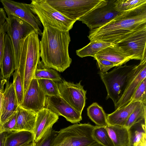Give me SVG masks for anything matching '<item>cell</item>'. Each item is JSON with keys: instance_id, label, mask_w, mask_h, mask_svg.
Masks as SVG:
<instances>
[{"instance_id": "cell-1", "label": "cell", "mask_w": 146, "mask_h": 146, "mask_svg": "<svg viewBox=\"0 0 146 146\" xmlns=\"http://www.w3.org/2000/svg\"><path fill=\"white\" fill-rule=\"evenodd\" d=\"M146 27V4L122 12L104 26L90 30L91 41L99 40L114 44L133 33Z\"/></svg>"}, {"instance_id": "cell-2", "label": "cell", "mask_w": 146, "mask_h": 146, "mask_svg": "<svg viewBox=\"0 0 146 146\" xmlns=\"http://www.w3.org/2000/svg\"><path fill=\"white\" fill-rule=\"evenodd\" d=\"M40 41V57L46 67L63 72L72 62L68 52L70 41L69 31L50 26L44 27Z\"/></svg>"}, {"instance_id": "cell-3", "label": "cell", "mask_w": 146, "mask_h": 146, "mask_svg": "<svg viewBox=\"0 0 146 146\" xmlns=\"http://www.w3.org/2000/svg\"><path fill=\"white\" fill-rule=\"evenodd\" d=\"M40 41L38 35L35 31L21 41L18 69L23 87L24 96L40 60Z\"/></svg>"}, {"instance_id": "cell-4", "label": "cell", "mask_w": 146, "mask_h": 146, "mask_svg": "<svg viewBox=\"0 0 146 146\" xmlns=\"http://www.w3.org/2000/svg\"><path fill=\"white\" fill-rule=\"evenodd\" d=\"M136 65L115 66L109 72H98L107 92L106 99H111L115 107L127 85Z\"/></svg>"}, {"instance_id": "cell-5", "label": "cell", "mask_w": 146, "mask_h": 146, "mask_svg": "<svg viewBox=\"0 0 146 146\" xmlns=\"http://www.w3.org/2000/svg\"><path fill=\"white\" fill-rule=\"evenodd\" d=\"M95 127L89 123H76L61 129L52 146H90L96 142L93 135Z\"/></svg>"}, {"instance_id": "cell-6", "label": "cell", "mask_w": 146, "mask_h": 146, "mask_svg": "<svg viewBox=\"0 0 146 146\" xmlns=\"http://www.w3.org/2000/svg\"><path fill=\"white\" fill-rule=\"evenodd\" d=\"M29 5L44 28L50 26L62 31H69L75 22L63 15L46 0H32Z\"/></svg>"}, {"instance_id": "cell-7", "label": "cell", "mask_w": 146, "mask_h": 146, "mask_svg": "<svg viewBox=\"0 0 146 146\" xmlns=\"http://www.w3.org/2000/svg\"><path fill=\"white\" fill-rule=\"evenodd\" d=\"M115 1L102 0L78 21L86 24L90 30L104 26L122 12L117 10L115 4Z\"/></svg>"}, {"instance_id": "cell-8", "label": "cell", "mask_w": 146, "mask_h": 146, "mask_svg": "<svg viewBox=\"0 0 146 146\" xmlns=\"http://www.w3.org/2000/svg\"><path fill=\"white\" fill-rule=\"evenodd\" d=\"M63 15L75 22L96 7L102 0H46Z\"/></svg>"}, {"instance_id": "cell-9", "label": "cell", "mask_w": 146, "mask_h": 146, "mask_svg": "<svg viewBox=\"0 0 146 146\" xmlns=\"http://www.w3.org/2000/svg\"><path fill=\"white\" fill-rule=\"evenodd\" d=\"M6 22V32L11 39L14 50L16 70L19 67L21 41L35 30L29 24L14 16H8Z\"/></svg>"}, {"instance_id": "cell-10", "label": "cell", "mask_w": 146, "mask_h": 146, "mask_svg": "<svg viewBox=\"0 0 146 146\" xmlns=\"http://www.w3.org/2000/svg\"><path fill=\"white\" fill-rule=\"evenodd\" d=\"M62 80L57 82L60 96L72 107L82 113L85 106L86 90L81 84Z\"/></svg>"}, {"instance_id": "cell-11", "label": "cell", "mask_w": 146, "mask_h": 146, "mask_svg": "<svg viewBox=\"0 0 146 146\" xmlns=\"http://www.w3.org/2000/svg\"><path fill=\"white\" fill-rule=\"evenodd\" d=\"M116 44L131 60H141L146 56V27Z\"/></svg>"}, {"instance_id": "cell-12", "label": "cell", "mask_w": 146, "mask_h": 146, "mask_svg": "<svg viewBox=\"0 0 146 146\" xmlns=\"http://www.w3.org/2000/svg\"><path fill=\"white\" fill-rule=\"evenodd\" d=\"M7 16L16 17L31 25L38 35H42L41 23L31 10L29 4L14 1L0 0Z\"/></svg>"}, {"instance_id": "cell-13", "label": "cell", "mask_w": 146, "mask_h": 146, "mask_svg": "<svg viewBox=\"0 0 146 146\" xmlns=\"http://www.w3.org/2000/svg\"><path fill=\"white\" fill-rule=\"evenodd\" d=\"M45 108L69 122L77 123L82 119V113L72 107L60 96H46Z\"/></svg>"}, {"instance_id": "cell-14", "label": "cell", "mask_w": 146, "mask_h": 146, "mask_svg": "<svg viewBox=\"0 0 146 146\" xmlns=\"http://www.w3.org/2000/svg\"><path fill=\"white\" fill-rule=\"evenodd\" d=\"M46 97L38 84V80L33 77L19 106L36 113L45 108Z\"/></svg>"}, {"instance_id": "cell-15", "label": "cell", "mask_w": 146, "mask_h": 146, "mask_svg": "<svg viewBox=\"0 0 146 146\" xmlns=\"http://www.w3.org/2000/svg\"><path fill=\"white\" fill-rule=\"evenodd\" d=\"M146 78V56L136 65L132 77L121 98L115 107V110L128 104L135 91Z\"/></svg>"}, {"instance_id": "cell-16", "label": "cell", "mask_w": 146, "mask_h": 146, "mask_svg": "<svg viewBox=\"0 0 146 146\" xmlns=\"http://www.w3.org/2000/svg\"><path fill=\"white\" fill-rule=\"evenodd\" d=\"M6 84L2 98L0 112L1 125L17 112L19 105L13 82H10L7 79Z\"/></svg>"}, {"instance_id": "cell-17", "label": "cell", "mask_w": 146, "mask_h": 146, "mask_svg": "<svg viewBox=\"0 0 146 146\" xmlns=\"http://www.w3.org/2000/svg\"><path fill=\"white\" fill-rule=\"evenodd\" d=\"M59 119V116L49 109L44 108L36 113L33 132L34 141L36 142Z\"/></svg>"}, {"instance_id": "cell-18", "label": "cell", "mask_w": 146, "mask_h": 146, "mask_svg": "<svg viewBox=\"0 0 146 146\" xmlns=\"http://www.w3.org/2000/svg\"><path fill=\"white\" fill-rule=\"evenodd\" d=\"M0 68V73L6 79H9L16 70L14 50L11 39L7 33L5 35Z\"/></svg>"}, {"instance_id": "cell-19", "label": "cell", "mask_w": 146, "mask_h": 146, "mask_svg": "<svg viewBox=\"0 0 146 146\" xmlns=\"http://www.w3.org/2000/svg\"><path fill=\"white\" fill-rule=\"evenodd\" d=\"M106 60L114 63L116 66H122L130 60L116 44L107 47L98 52L94 57Z\"/></svg>"}, {"instance_id": "cell-20", "label": "cell", "mask_w": 146, "mask_h": 146, "mask_svg": "<svg viewBox=\"0 0 146 146\" xmlns=\"http://www.w3.org/2000/svg\"><path fill=\"white\" fill-rule=\"evenodd\" d=\"M36 116V113L25 109L19 105L14 131H24L33 133Z\"/></svg>"}, {"instance_id": "cell-21", "label": "cell", "mask_w": 146, "mask_h": 146, "mask_svg": "<svg viewBox=\"0 0 146 146\" xmlns=\"http://www.w3.org/2000/svg\"><path fill=\"white\" fill-rule=\"evenodd\" d=\"M141 103L139 102L130 103L107 115V120L109 125L125 126L130 115Z\"/></svg>"}, {"instance_id": "cell-22", "label": "cell", "mask_w": 146, "mask_h": 146, "mask_svg": "<svg viewBox=\"0 0 146 146\" xmlns=\"http://www.w3.org/2000/svg\"><path fill=\"white\" fill-rule=\"evenodd\" d=\"M114 146L130 145L128 129L125 126L110 125L106 127Z\"/></svg>"}, {"instance_id": "cell-23", "label": "cell", "mask_w": 146, "mask_h": 146, "mask_svg": "<svg viewBox=\"0 0 146 146\" xmlns=\"http://www.w3.org/2000/svg\"><path fill=\"white\" fill-rule=\"evenodd\" d=\"M34 141L33 133L20 131L8 132L4 146H24Z\"/></svg>"}, {"instance_id": "cell-24", "label": "cell", "mask_w": 146, "mask_h": 146, "mask_svg": "<svg viewBox=\"0 0 146 146\" xmlns=\"http://www.w3.org/2000/svg\"><path fill=\"white\" fill-rule=\"evenodd\" d=\"M128 129L130 145L138 143L146 144V119L134 124Z\"/></svg>"}, {"instance_id": "cell-25", "label": "cell", "mask_w": 146, "mask_h": 146, "mask_svg": "<svg viewBox=\"0 0 146 146\" xmlns=\"http://www.w3.org/2000/svg\"><path fill=\"white\" fill-rule=\"evenodd\" d=\"M87 115L96 126L106 127L109 125L107 115L102 106L93 103L87 109Z\"/></svg>"}, {"instance_id": "cell-26", "label": "cell", "mask_w": 146, "mask_h": 146, "mask_svg": "<svg viewBox=\"0 0 146 146\" xmlns=\"http://www.w3.org/2000/svg\"><path fill=\"white\" fill-rule=\"evenodd\" d=\"M114 44L105 42L91 41L87 45L76 50V55L81 58L91 56L94 57L99 51Z\"/></svg>"}, {"instance_id": "cell-27", "label": "cell", "mask_w": 146, "mask_h": 146, "mask_svg": "<svg viewBox=\"0 0 146 146\" xmlns=\"http://www.w3.org/2000/svg\"><path fill=\"white\" fill-rule=\"evenodd\" d=\"M33 77L37 80L49 79L57 82L62 80L56 70L46 67L40 60L38 64Z\"/></svg>"}, {"instance_id": "cell-28", "label": "cell", "mask_w": 146, "mask_h": 146, "mask_svg": "<svg viewBox=\"0 0 146 146\" xmlns=\"http://www.w3.org/2000/svg\"><path fill=\"white\" fill-rule=\"evenodd\" d=\"M93 135L96 141L103 146H114L106 127L95 126Z\"/></svg>"}, {"instance_id": "cell-29", "label": "cell", "mask_w": 146, "mask_h": 146, "mask_svg": "<svg viewBox=\"0 0 146 146\" xmlns=\"http://www.w3.org/2000/svg\"><path fill=\"white\" fill-rule=\"evenodd\" d=\"M146 118V105L141 103L130 115L125 127L128 129L134 124Z\"/></svg>"}, {"instance_id": "cell-30", "label": "cell", "mask_w": 146, "mask_h": 146, "mask_svg": "<svg viewBox=\"0 0 146 146\" xmlns=\"http://www.w3.org/2000/svg\"><path fill=\"white\" fill-rule=\"evenodd\" d=\"M38 84L46 96H60L57 82L49 79L38 80Z\"/></svg>"}, {"instance_id": "cell-31", "label": "cell", "mask_w": 146, "mask_h": 146, "mask_svg": "<svg viewBox=\"0 0 146 146\" xmlns=\"http://www.w3.org/2000/svg\"><path fill=\"white\" fill-rule=\"evenodd\" d=\"M146 4V0H116L117 10L123 12L130 10Z\"/></svg>"}, {"instance_id": "cell-32", "label": "cell", "mask_w": 146, "mask_h": 146, "mask_svg": "<svg viewBox=\"0 0 146 146\" xmlns=\"http://www.w3.org/2000/svg\"><path fill=\"white\" fill-rule=\"evenodd\" d=\"M12 75L13 77V85L18 103L20 105L24 98L23 87L19 71L17 69Z\"/></svg>"}, {"instance_id": "cell-33", "label": "cell", "mask_w": 146, "mask_h": 146, "mask_svg": "<svg viewBox=\"0 0 146 146\" xmlns=\"http://www.w3.org/2000/svg\"><path fill=\"white\" fill-rule=\"evenodd\" d=\"M134 102H139L146 105V78L135 91L129 103Z\"/></svg>"}, {"instance_id": "cell-34", "label": "cell", "mask_w": 146, "mask_h": 146, "mask_svg": "<svg viewBox=\"0 0 146 146\" xmlns=\"http://www.w3.org/2000/svg\"><path fill=\"white\" fill-rule=\"evenodd\" d=\"M58 131L52 129H49L38 141L35 142V146H52Z\"/></svg>"}, {"instance_id": "cell-35", "label": "cell", "mask_w": 146, "mask_h": 146, "mask_svg": "<svg viewBox=\"0 0 146 146\" xmlns=\"http://www.w3.org/2000/svg\"><path fill=\"white\" fill-rule=\"evenodd\" d=\"M17 116V112L1 125L0 133L4 131L9 132L14 131L16 124Z\"/></svg>"}, {"instance_id": "cell-36", "label": "cell", "mask_w": 146, "mask_h": 146, "mask_svg": "<svg viewBox=\"0 0 146 146\" xmlns=\"http://www.w3.org/2000/svg\"><path fill=\"white\" fill-rule=\"evenodd\" d=\"M96 60L97 67L100 70L99 71L102 73H106L112 68L116 66L114 63L106 60L98 59Z\"/></svg>"}, {"instance_id": "cell-37", "label": "cell", "mask_w": 146, "mask_h": 146, "mask_svg": "<svg viewBox=\"0 0 146 146\" xmlns=\"http://www.w3.org/2000/svg\"><path fill=\"white\" fill-rule=\"evenodd\" d=\"M6 26L7 23L6 21L0 29V66L3 54L5 35L6 33Z\"/></svg>"}, {"instance_id": "cell-38", "label": "cell", "mask_w": 146, "mask_h": 146, "mask_svg": "<svg viewBox=\"0 0 146 146\" xmlns=\"http://www.w3.org/2000/svg\"><path fill=\"white\" fill-rule=\"evenodd\" d=\"M7 18L4 10L3 8H0V29L2 25L6 21Z\"/></svg>"}, {"instance_id": "cell-39", "label": "cell", "mask_w": 146, "mask_h": 146, "mask_svg": "<svg viewBox=\"0 0 146 146\" xmlns=\"http://www.w3.org/2000/svg\"><path fill=\"white\" fill-rule=\"evenodd\" d=\"M7 81V79L4 78L0 73V92L2 93L4 92V85Z\"/></svg>"}, {"instance_id": "cell-40", "label": "cell", "mask_w": 146, "mask_h": 146, "mask_svg": "<svg viewBox=\"0 0 146 146\" xmlns=\"http://www.w3.org/2000/svg\"><path fill=\"white\" fill-rule=\"evenodd\" d=\"M8 133L5 131L0 133V146H4L6 138Z\"/></svg>"}, {"instance_id": "cell-41", "label": "cell", "mask_w": 146, "mask_h": 146, "mask_svg": "<svg viewBox=\"0 0 146 146\" xmlns=\"http://www.w3.org/2000/svg\"><path fill=\"white\" fill-rule=\"evenodd\" d=\"M133 146H146V144H144L141 143H136L133 145Z\"/></svg>"}, {"instance_id": "cell-42", "label": "cell", "mask_w": 146, "mask_h": 146, "mask_svg": "<svg viewBox=\"0 0 146 146\" xmlns=\"http://www.w3.org/2000/svg\"><path fill=\"white\" fill-rule=\"evenodd\" d=\"M90 146H103L98 143L96 142Z\"/></svg>"}, {"instance_id": "cell-43", "label": "cell", "mask_w": 146, "mask_h": 146, "mask_svg": "<svg viewBox=\"0 0 146 146\" xmlns=\"http://www.w3.org/2000/svg\"><path fill=\"white\" fill-rule=\"evenodd\" d=\"M3 93H2L0 92V112L1 108V100H2V97L3 96Z\"/></svg>"}, {"instance_id": "cell-44", "label": "cell", "mask_w": 146, "mask_h": 146, "mask_svg": "<svg viewBox=\"0 0 146 146\" xmlns=\"http://www.w3.org/2000/svg\"><path fill=\"white\" fill-rule=\"evenodd\" d=\"M35 146V142L33 141L31 143L24 146Z\"/></svg>"}, {"instance_id": "cell-45", "label": "cell", "mask_w": 146, "mask_h": 146, "mask_svg": "<svg viewBox=\"0 0 146 146\" xmlns=\"http://www.w3.org/2000/svg\"><path fill=\"white\" fill-rule=\"evenodd\" d=\"M1 127V122H0V131Z\"/></svg>"}, {"instance_id": "cell-46", "label": "cell", "mask_w": 146, "mask_h": 146, "mask_svg": "<svg viewBox=\"0 0 146 146\" xmlns=\"http://www.w3.org/2000/svg\"><path fill=\"white\" fill-rule=\"evenodd\" d=\"M129 146H133V145H130Z\"/></svg>"}]
</instances>
